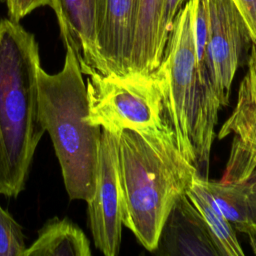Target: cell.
<instances>
[{"instance_id": "e0dca14e", "label": "cell", "mask_w": 256, "mask_h": 256, "mask_svg": "<svg viewBox=\"0 0 256 256\" xmlns=\"http://www.w3.org/2000/svg\"><path fill=\"white\" fill-rule=\"evenodd\" d=\"M10 19L19 22L34 10L49 6L55 8V0H5Z\"/></svg>"}, {"instance_id": "8992f818", "label": "cell", "mask_w": 256, "mask_h": 256, "mask_svg": "<svg viewBox=\"0 0 256 256\" xmlns=\"http://www.w3.org/2000/svg\"><path fill=\"white\" fill-rule=\"evenodd\" d=\"M208 32L203 61L222 107L229 104L235 74L252 46L247 26L232 0H204Z\"/></svg>"}, {"instance_id": "ffe728a7", "label": "cell", "mask_w": 256, "mask_h": 256, "mask_svg": "<svg viewBox=\"0 0 256 256\" xmlns=\"http://www.w3.org/2000/svg\"><path fill=\"white\" fill-rule=\"evenodd\" d=\"M250 181L252 182L253 188H254V211H253V218L246 232V235L249 238V242L253 249V252L256 254V181L254 180H250Z\"/></svg>"}, {"instance_id": "5b68a950", "label": "cell", "mask_w": 256, "mask_h": 256, "mask_svg": "<svg viewBox=\"0 0 256 256\" xmlns=\"http://www.w3.org/2000/svg\"><path fill=\"white\" fill-rule=\"evenodd\" d=\"M90 125L115 134L147 131L166 122L162 94L154 72L87 75Z\"/></svg>"}, {"instance_id": "9c48e42d", "label": "cell", "mask_w": 256, "mask_h": 256, "mask_svg": "<svg viewBox=\"0 0 256 256\" xmlns=\"http://www.w3.org/2000/svg\"><path fill=\"white\" fill-rule=\"evenodd\" d=\"M98 0H55L54 12L58 19L65 46L74 51L83 74H110L97 44Z\"/></svg>"}, {"instance_id": "8fae6325", "label": "cell", "mask_w": 256, "mask_h": 256, "mask_svg": "<svg viewBox=\"0 0 256 256\" xmlns=\"http://www.w3.org/2000/svg\"><path fill=\"white\" fill-rule=\"evenodd\" d=\"M139 0H98L97 44L109 73H129Z\"/></svg>"}, {"instance_id": "ba28073f", "label": "cell", "mask_w": 256, "mask_h": 256, "mask_svg": "<svg viewBox=\"0 0 256 256\" xmlns=\"http://www.w3.org/2000/svg\"><path fill=\"white\" fill-rule=\"evenodd\" d=\"M232 136L223 181L248 182L256 167V46L252 44L247 72L240 83L236 106L223 124L219 139Z\"/></svg>"}, {"instance_id": "52a82bcc", "label": "cell", "mask_w": 256, "mask_h": 256, "mask_svg": "<svg viewBox=\"0 0 256 256\" xmlns=\"http://www.w3.org/2000/svg\"><path fill=\"white\" fill-rule=\"evenodd\" d=\"M87 204L96 248L106 256H116L120 250L123 227L118 134L101 131L94 193Z\"/></svg>"}, {"instance_id": "d6986e66", "label": "cell", "mask_w": 256, "mask_h": 256, "mask_svg": "<svg viewBox=\"0 0 256 256\" xmlns=\"http://www.w3.org/2000/svg\"><path fill=\"white\" fill-rule=\"evenodd\" d=\"M189 0H166L165 2V24L171 31L173 22L178 13L183 9Z\"/></svg>"}, {"instance_id": "6da1fadb", "label": "cell", "mask_w": 256, "mask_h": 256, "mask_svg": "<svg viewBox=\"0 0 256 256\" xmlns=\"http://www.w3.org/2000/svg\"><path fill=\"white\" fill-rule=\"evenodd\" d=\"M118 164L123 225L154 252L172 207L186 194L197 169L182 155L167 122L118 133Z\"/></svg>"}, {"instance_id": "277c9868", "label": "cell", "mask_w": 256, "mask_h": 256, "mask_svg": "<svg viewBox=\"0 0 256 256\" xmlns=\"http://www.w3.org/2000/svg\"><path fill=\"white\" fill-rule=\"evenodd\" d=\"M195 0L176 16L159 67L154 71L162 94L164 117L173 130L182 155L195 166L192 129L198 96L194 36Z\"/></svg>"}, {"instance_id": "2e32d148", "label": "cell", "mask_w": 256, "mask_h": 256, "mask_svg": "<svg viewBox=\"0 0 256 256\" xmlns=\"http://www.w3.org/2000/svg\"><path fill=\"white\" fill-rule=\"evenodd\" d=\"M26 248L22 227L0 205V256H23Z\"/></svg>"}, {"instance_id": "30bf717a", "label": "cell", "mask_w": 256, "mask_h": 256, "mask_svg": "<svg viewBox=\"0 0 256 256\" xmlns=\"http://www.w3.org/2000/svg\"><path fill=\"white\" fill-rule=\"evenodd\" d=\"M154 253L162 256H220L208 226L186 194L172 207Z\"/></svg>"}, {"instance_id": "9a60e30c", "label": "cell", "mask_w": 256, "mask_h": 256, "mask_svg": "<svg viewBox=\"0 0 256 256\" xmlns=\"http://www.w3.org/2000/svg\"><path fill=\"white\" fill-rule=\"evenodd\" d=\"M186 195L203 217L220 256H243L244 251L238 241L234 227L212 204L198 174L193 178Z\"/></svg>"}, {"instance_id": "7a4b0ae2", "label": "cell", "mask_w": 256, "mask_h": 256, "mask_svg": "<svg viewBox=\"0 0 256 256\" xmlns=\"http://www.w3.org/2000/svg\"><path fill=\"white\" fill-rule=\"evenodd\" d=\"M41 67L35 36L19 22L0 20V195L24 190L44 133L39 104Z\"/></svg>"}, {"instance_id": "ac0fdd59", "label": "cell", "mask_w": 256, "mask_h": 256, "mask_svg": "<svg viewBox=\"0 0 256 256\" xmlns=\"http://www.w3.org/2000/svg\"><path fill=\"white\" fill-rule=\"evenodd\" d=\"M239 10L252 40L256 46V0H232Z\"/></svg>"}, {"instance_id": "3957f363", "label": "cell", "mask_w": 256, "mask_h": 256, "mask_svg": "<svg viewBox=\"0 0 256 256\" xmlns=\"http://www.w3.org/2000/svg\"><path fill=\"white\" fill-rule=\"evenodd\" d=\"M66 47L64 66L49 74L38 72L42 123L59 160L66 192L71 200L88 202L95 187L98 145L102 129L89 124L86 85L78 59Z\"/></svg>"}, {"instance_id": "5bb4252c", "label": "cell", "mask_w": 256, "mask_h": 256, "mask_svg": "<svg viewBox=\"0 0 256 256\" xmlns=\"http://www.w3.org/2000/svg\"><path fill=\"white\" fill-rule=\"evenodd\" d=\"M90 242L69 219L54 217L41 228L23 256H90Z\"/></svg>"}, {"instance_id": "4fadbf2b", "label": "cell", "mask_w": 256, "mask_h": 256, "mask_svg": "<svg viewBox=\"0 0 256 256\" xmlns=\"http://www.w3.org/2000/svg\"><path fill=\"white\" fill-rule=\"evenodd\" d=\"M199 179L215 208L237 231L247 232L253 218L254 188L251 181L244 183Z\"/></svg>"}, {"instance_id": "7c38bea8", "label": "cell", "mask_w": 256, "mask_h": 256, "mask_svg": "<svg viewBox=\"0 0 256 256\" xmlns=\"http://www.w3.org/2000/svg\"><path fill=\"white\" fill-rule=\"evenodd\" d=\"M166 0H139L129 59V73L150 74L160 65L170 34Z\"/></svg>"}]
</instances>
